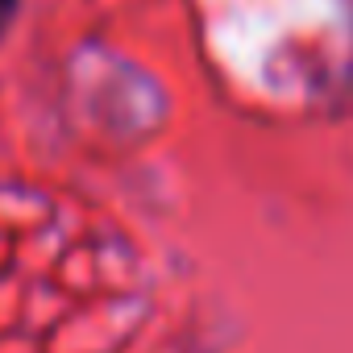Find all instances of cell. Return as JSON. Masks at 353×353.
<instances>
[{
    "label": "cell",
    "instance_id": "1",
    "mask_svg": "<svg viewBox=\"0 0 353 353\" xmlns=\"http://www.w3.org/2000/svg\"><path fill=\"white\" fill-rule=\"evenodd\" d=\"M17 5L21 0H0V34L9 30V21H13V13H17Z\"/></svg>",
    "mask_w": 353,
    "mask_h": 353
}]
</instances>
